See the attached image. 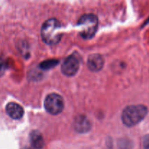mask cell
Masks as SVG:
<instances>
[{"label": "cell", "instance_id": "cell-9", "mask_svg": "<svg viewBox=\"0 0 149 149\" xmlns=\"http://www.w3.org/2000/svg\"><path fill=\"white\" fill-rule=\"evenodd\" d=\"M30 140L32 146L36 149H41L43 148L44 142L43 138H42V135L38 131H33L31 133L30 135Z\"/></svg>", "mask_w": 149, "mask_h": 149}, {"label": "cell", "instance_id": "cell-3", "mask_svg": "<svg viewBox=\"0 0 149 149\" xmlns=\"http://www.w3.org/2000/svg\"><path fill=\"white\" fill-rule=\"evenodd\" d=\"M78 26L81 29V36L85 39H90L94 36L98 26L97 16L93 14H85L80 17Z\"/></svg>", "mask_w": 149, "mask_h": 149}, {"label": "cell", "instance_id": "cell-8", "mask_svg": "<svg viewBox=\"0 0 149 149\" xmlns=\"http://www.w3.org/2000/svg\"><path fill=\"white\" fill-rule=\"evenodd\" d=\"M7 113L11 118L14 119H19L22 118L24 113L23 109L19 104L16 103H9L6 106Z\"/></svg>", "mask_w": 149, "mask_h": 149}, {"label": "cell", "instance_id": "cell-6", "mask_svg": "<svg viewBox=\"0 0 149 149\" xmlns=\"http://www.w3.org/2000/svg\"><path fill=\"white\" fill-rule=\"evenodd\" d=\"M74 127L77 132L84 133L90 130L91 128V124L86 116H79L74 119Z\"/></svg>", "mask_w": 149, "mask_h": 149}, {"label": "cell", "instance_id": "cell-1", "mask_svg": "<svg viewBox=\"0 0 149 149\" xmlns=\"http://www.w3.org/2000/svg\"><path fill=\"white\" fill-rule=\"evenodd\" d=\"M42 39L46 44L54 45L58 44L61 39V24L55 18H50L46 20L41 30Z\"/></svg>", "mask_w": 149, "mask_h": 149}, {"label": "cell", "instance_id": "cell-12", "mask_svg": "<svg viewBox=\"0 0 149 149\" xmlns=\"http://www.w3.org/2000/svg\"><path fill=\"white\" fill-rule=\"evenodd\" d=\"M4 69H5V63H4V60L0 58V77L1 75H2Z\"/></svg>", "mask_w": 149, "mask_h": 149}, {"label": "cell", "instance_id": "cell-7", "mask_svg": "<svg viewBox=\"0 0 149 149\" xmlns=\"http://www.w3.org/2000/svg\"><path fill=\"white\" fill-rule=\"evenodd\" d=\"M104 65V60L99 54H93L90 55L87 61L88 68L92 71H99L103 68Z\"/></svg>", "mask_w": 149, "mask_h": 149}, {"label": "cell", "instance_id": "cell-2", "mask_svg": "<svg viewBox=\"0 0 149 149\" xmlns=\"http://www.w3.org/2000/svg\"><path fill=\"white\" fill-rule=\"evenodd\" d=\"M147 111V108L143 105L127 106L122 112V122L127 127L135 126L145 118Z\"/></svg>", "mask_w": 149, "mask_h": 149}, {"label": "cell", "instance_id": "cell-5", "mask_svg": "<svg viewBox=\"0 0 149 149\" xmlns=\"http://www.w3.org/2000/svg\"><path fill=\"white\" fill-rule=\"evenodd\" d=\"M79 60L75 55H70L65 58L62 64V72L68 77L74 76L79 68Z\"/></svg>", "mask_w": 149, "mask_h": 149}, {"label": "cell", "instance_id": "cell-4", "mask_svg": "<svg viewBox=\"0 0 149 149\" xmlns=\"http://www.w3.org/2000/svg\"><path fill=\"white\" fill-rule=\"evenodd\" d=\"M45 107L48 113L52 115L59 114L64 108L63 100L59 95L49 94L45 98Z\"/></svg>", "mask_w": 149, "mask_h": 149}, {"label": "cell", "instance_id": "cell-11", "mask_svg": "<svg viewBox=\"0 0 149 149\" xmlns=\"http://www.w3.org/2000/svg\"><path fill=\"white\" fill-rule=\"evenodd\" d=\"M143 147L144 149H149V135H146L143 138Z\"/></svg>", "mask_w": 149, "mask_h": 149}, {"label": "cell", "instance_id": "cell-13", "mask_svg": "<svg viewBox=\"0 0 149 149\" xmlns=\"http://www.w3.org/2000/svg\"><path fill=\"white\" fill-rule=\"evenodd\" d=\"M24 149H29V148H24Z\"/></svg>", "mask_w": 149, "mask_h": 149}, {"label": "cell", "instance_id": "cell-10", "mask_svg": "<svg viewBox=\"0 0 149 149\" xmlns=\"http://www.w3.org/2000/svg\"><path fill=\"white\" fill-rule=\"evenodd\" d=\"M58 63V61L55 59L52 60H47V61H45L44 62H42L40 64V67L42 69H49V68H52V67L55 66Z\"/></svg>", "mask_w": 149, "mask_h": 149}]
</instances>
